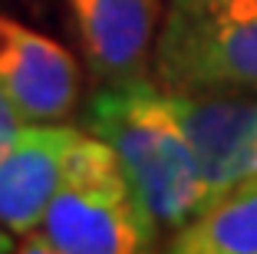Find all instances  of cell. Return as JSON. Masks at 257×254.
Masks as SVG:
<instances>
[{"instance_id":"30bf717a","label":"cell","mask_w":257,"mask_h":254,"mask_svg":"<svg viewBox=\"0 0 257 254\" xmlns=\"http://www.w3.org/2000/svg\"><path fill=\"white\" fill-rule=\"evenodd\" d=\"M17 247H20V244H17V238L4 228V224H0V254H10V251H17Z\"/></svg>"},{"instance_id":"3957f363","label":"cell","mask_w":257,"mask_h":254,"mask_svg":"<svg viewBox=\"0 0 257 254\" xmlns=\"http://www.w3.org/2000/svg\"><path fill=\"white\" fill-rule=\"evenodd\" d=\"M152 69L168 93L257 96V0H168Z\"/></svg>"},{"instance_id":"5b68a950","label":"cell","mask_w":257,"mask_h":254,"mask_svg":"<svg viewBox=\"0 0 257 254\" xmlns=\"http://www.w3.org/2000/svg\"><path fill=\"white\" fill-rule=\"evenodd\" d=\"M73 10L83 56L102 86L149 82L162 0H66Z\"/></svg>"},{"instance_id":"277c9868","label":"cell","mask_w":257,"mask_h":254,"mask_svg":"<svg viewBox=\"0 0 257 254\" xmlns=\"http://www.w3.org/2000/svg\"><path fill=\"white\" fill-rule=\"evenodd\" d=\"M165 93V103L178 119L198 179L204 192V208L234 188L237 182L257 175V99L241 93ZM201 208V211H204Z\"/></svg>"},{"instance_id":"7a4b0ae2","label":"cell","mask_w":257,"mask_h":254,"mask_svg":"<svg viewBox=\"0 0 257 254\" xmlns=\"http://www.w3.org/2000/svg\"><path fill=\"white\" fill-rule=\"evenodd\" d=\"M159 228L142 211L109 142L83 129L63 165L60 185L37 231L20 251L40 254H136L152 251Z\"/></svg>"},{"instance_id":"6da1fadb","label":"cell","mask_w":257,"mask_h":254,"mask_svg":"<svg viewBox=\"0 0 257 254\" xmlns=\"http://www.w3.org/2000/svg\"><path fill=\"white\" fill-rule=\"evenodd\" d=\"M83 129L109 142L159 234H175L204 208L195 155L162 86H102L83 109Z\"/></svg>"},{"instance_id":"9c48e42d","label":"cell","mask_w":257,"mask_h":254,"mask_svg":"<svg viewBox=\"0 0 257 254\" xmlns=\"http://www.w3.org/2000/svg\"><path fill=\"white\" fill-rule=\"evenodd\" d=\"M23 122H27V119L17 112V106L10 103L7 93L0 90V155H4V149L10 145V139L17 135V129H20Z\"/></svg>"},{"instance_id":"ba28073f","label":"cell","mask_w":257,"mask_h":254,"mask_svg":"<svg viewBox=\"0 0 257 254\" xmlns=\"http://www.w3.org/2000/svg\"><path fill=\"white\" fill-rule=\"evenodd\" d=\"M175 254H257V175L218 195L168 241Z\"/></svg>"},{"instance_id":"52a82bcc","label":"cell","mask_w":257,"mask_h":254,"mask_svg":"<svg viewBox=\"0 0 257 254\" xmlns=\"http://www.w3.org/2000/svg\"><path fill=\"white\" fill-rule=\"evenodd\" d=\"M83 129L66 122H23L0 155V224L17 241L40 228L63 165Z\"/></svg>"},{"instance_id":"8992f818","label":"cell","mask_w":257,"mask_h":254,"mask_svg":"<svg viewBox=\"0 0 257 254\" xmlns=\"http://www.w3.org/2000/svg\"><path fill=\"white\" fill-rule=\"evenodd\" d=\"M0 90L27 122H60L76 106L79 69L66 46L0 14Z\"/></svg>"}]
</instances>
